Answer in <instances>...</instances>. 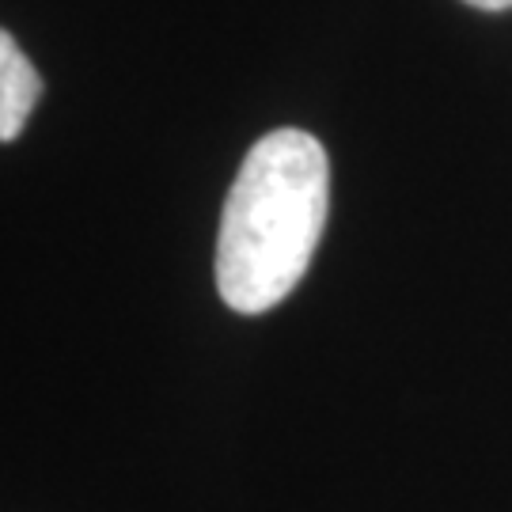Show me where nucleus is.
<instances>
[{
	"mask_svg": "<svg viewBox=\"0 0 512 512\" xmlns=\"http://www.w3.org/2000/svg\"><path fill=\"white\" fill-rule=\"evenodd\" d=\"M327 148L304 129L258 141L228 190L217 236L220 300L239 315L277 308L308 274L327 228Z\"/></svg>",
	"mask_w": 512,
	"mask_h": 512,
	"instance_id": "nucleus-1",
	"label": "nucleus"
},
{
	"mask_svg": "<svg viewBox=\"0 0 512 512\" xmlns=\"http://www.w3.org/2000/svg\"><path fill=\"white\" fill-rule=\"evenodd\" d=\"M463 4L482 8V12H505V8H512V0H463Z\"/></svg>",
	"mask_w": 512,
	"mask_h": 512,
	"instance_id": "nucleus-3",
	"label": "nucleus"
},
{
	"mask_svg": "<svg viewBox=\"0 0 512 512\" xmlns=\"http://www.w3.org/2000/svg\"><path fill=\"white\" fill-rule=\"evenodd\" d=\"M38 99H42V76L23 57L16 38L0 27V141H16Z\"/></svg>",
	"mask_w": 512,
	"mask_h": 512,
	"instance_id": "nucleus-2",
	"label": "nucleus"
}]
</instances>
